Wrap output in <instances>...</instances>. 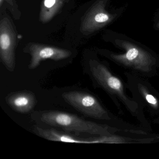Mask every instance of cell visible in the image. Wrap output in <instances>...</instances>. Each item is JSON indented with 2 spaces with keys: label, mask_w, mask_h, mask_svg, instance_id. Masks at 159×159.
<instances>
[{
  "label": "cell",
  "mask_w": 159,
  "mask_h": 159,
  "mask_svg": "<svg viewBox=\"0 0 159 159\" xmlns=\"http://www.w3.org/2000/svg\"><path fill=\"white\" fill-rule=\"evenodd\" d=\"M40 118L41 121L45 124L60 127L69 132L101 136L110 134L107 129L105 126L84 120L71 113L51 111L42 112Z\"/></svg>",
  "instance_id": "obj_1"
},
{
  "label": "cell",
  "mask_w": 159,
  "mask_h": 159,
  "mask_svg": "<svg viewBox=\"0 0 159 159\" xmlns=\"http://www.w3.org/2000/svg\"><path fill=\"white\" fill-rule=\"evenodd\" d=\"M12 21L8 16H1L0 21V57L3 65L11 72L16 67V32Z\"/></svg>",
  "instance_id": "obj_2"
},
{
  "label": "cell",
  "mask_w": 159,
  "mask_h": 159,
  "mask_svg": "<svg viewBox=\"0 0 159 159\" xmlns=\"http://www.w3.org/2000/svg\"><path fill=\"white\" fill-rule=\"evenodd\" d=\"M62 96L68 104L84 115L99 120L108 119L107 113L105 109L90 94L71 91L63 93Z\"/></svg>",
  "instance_id": "obj_3"
},
{
  "label": "cell",
  "mask_w": 159,
  "mask_h": 159,
  "mask_svg": "<svg viewBox=\"0 0 159 159\" xmlns=\"http://www.w3.org/2000/svg\"><path fill=\"white\" fill-rule=\"evenodd\" d=\"M119 43L126 52L123 54L111 55L112 59L125 66L143 71H148L152 62L150 54L127 41H120Z\"/></svg>",
  "instance_id": "obj_4"
},
{
  "label": "cell",
  "mask_w": 159,
  "mask_h": 159,
  "mask_svg": "<svg viewBox=\"0 0 159 159\" xmlns=\"http://www.w3.org/2000/svg\"><path fill=\"white\" fill-rule=\"evenodd\" d=\"M107 0H98L87 11L81 23L80 30L89 35L107 25L112 21L113 15L105 10Z\"/></svg>",
  "instance_id": "obj_5"
},
{
  "label": "cell",
  "mask_w": 159,
  "mask_h": 159,
  "mask_svg": "<svg viewBox=\"0 0 159 159\" xmlns=\"http://www.w3.org/2000/svg\"><path fill=\"white\" fill-rule=\"evenodd\" d=\"M24 51L31 56V60L28 66L30 70L37 68L43 60L51 59L59 61L67 58L71 55V52L66 49L34 43H29Z\"/></svg>",
  "instance_id": "obj_6"
},
{
  "label": "cell",
  "mask_w": 159,
  "mask_h": 159,
  "mask_svg": "<svg viewBox=\"0 0 159 159\" xmlns=\"http://www.w3.org/2000/svg\"><path fill=\"white\" fill-rule=\"evenodd\" d=\"M90 71L93 77L101 86L112 93L126 99L123 87L119 79L114 77L104 65L95 60L90 62Z\"/></svg>",
  "instance_id": "obj_7"
},
{
  "label": "cell",
  "mask_w": 159,
  "mask_h": 159,
  "mask_svg": "<svg viewBox=\"0 0 159 159\" xmlns=\"http://www.w3.org/2000/svg\"><path fill=\"white\" fill-rule=\"evenodd\" d=\"M34 131L35 134L42 138L47 140L57 142L93 144L106 143L109 140V139L106 136L99 139L80 138L62 133L54 129H43L38 126H35Z\"/></svg>",
  "instance_id": "obj_8"
},
{
  "label": "cell",
  "mask_w": 159,
  "mask_h": 159,
  "mask_svg": "<svg viewBox=\"0 0 159 159\" xmlns=\"http://www.w3.org/2000/svg\"><path fill=\"white\" fill-rule=\"evenodd\" d=\"M6 101L14 110L21 113L31 111L37 103L34 94L27 91L11 94L6 97Z\"/></svg>",
  "instance_id": "obj_9"
},
{
  "label": "cell",
  "mask_w": 159,
  "mask_h": 159,
  "mask_svg": "<svg viewBox=\"0 0 159 159\" xmlns=\"http://www.w3.org/2000/svg\"><path fill=\"white\" fill-rule=\"evenodd\" d=\"M65 0H43L41 8L40 20L47 23L60 11Z\"/></svg>",
  "instance_id": "obj_10"
},
{
  "label": "cell",
  "mask_w": 159,
  "mask_h": 159,
  "mask_svg": "<svg viewBox=\"0 0 159 159\" xmlns=\"http://www.w3.org/2000/svg\"><path fill=\"white\" fill-rule=\"evenodd\" d=\"M4 4L7 5V8L11 13L13 17L18 20L21 17V12L19 10L16 0H0V8L2 9Z\"/></svg>",
  "instance_id": "obj_11"
},
{
  "label": "cell",
  "mask_w": 159,
  "mask_h": 159,
  "mask_svg": "<svg viewBox=\"0 0 159 159\" xmlns=\"http://www.w3.org/2000/svg\"><path fill=\"white\" fill-rule=\"evenodd\" d=\"M146 99L148 103L152 106H156L158 104L156 98L152 95L147 94L146 95Z\"/></svg>",
  "instance_id": "obj_12"
},
{
  "label": "cell",
  "mask_w": 159,
  "mask_h": 159,
  "mask_svg": "<svg viewBox=\"0 0 159 159\" xmlns=\"http://www.w3.org/2000/svg\"><path fill=\"white\" fill-rule=\"evenodd\" d=\"M157 27L158 28H159V21L158 22V24H157Z\"/></svg>",
  "instance_id": "obj_13"
}]
</instances>
